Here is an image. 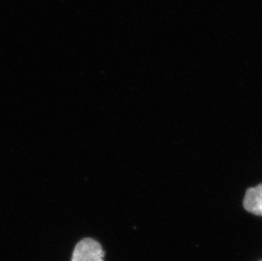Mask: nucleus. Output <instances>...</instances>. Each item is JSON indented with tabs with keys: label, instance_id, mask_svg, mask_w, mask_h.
Instances as JSON below:
<instances>
[{
	"label": "nucleus",
	"instance_id": "obj_1",
	"mask_svg": "<svg viewBox=\"0 0 262 261\" xmlns=\"http://www.w3.org/2000/svg\"><path fill=\"white\" fill-rule=\"evenodd\" d=\"M104 255L105 252L99 242L84 238L75 247L72 261H104Z\"/></svg>",
	"mask_w": 262,
	"mask_h": 261
},
{
	"label": "nucleus",
	"instance_id": "obj_2",
	"mask_svg": "<svg viewBox=\"0 0 262 261\" xmlns=\"http://www.w3.org/2000/svg\"><path fill=\"white\" fill-rule=\"evenodd\" d=\"M244 207L250 213L262 216V183L247 190L244 199Z\"/></svg>",
	"mask_w": 262,
	"mask_h": 261
}]
</instances>
